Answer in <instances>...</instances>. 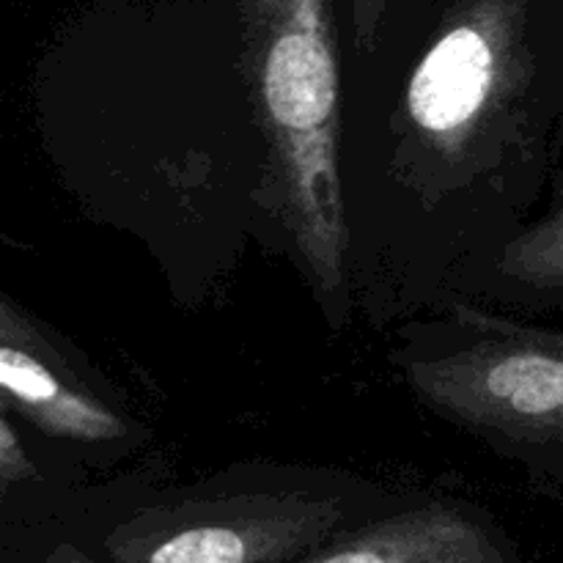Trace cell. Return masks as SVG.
<instances>
[{
    "mask_svg": "<svg viewBox=\"0 0 563 563\" xmlns=\"http://www.w3.org/2000/svg\"><path fill=\"white\" fill-rule=\"evenodd\" d=\"M242 42L275 207L324 306L344 300L352 231L339 168L333 0H242Z\"/></svg>",
    "mask_w": 563,
    "mask_h": 563,
    "instance_id": "obj_1",
    "label": "cell"
},
{
    "mask_svg": "<svg viewBox=\"0 0 563 563\" xmlns=\"http://www.w3.org/2000/svg\"><path fill=\"white\" fill-rule=\"evenodd\" d=\"M526 0H460L412 69L407 135L445 174L484 168L531 86Z\"/></svg>",
    "mask_w": 563,
    "mask_h": 563,
    "instance_id": "obj_2",
    "label": "cell"
},
{
    "mask_svg": "<svg viewBox=\"0 0 563 563\" xmlns=\"http://www.w3.org/2000/svg\"><path fill=\"white\" fill-rule=\"evenodd\" d=\"M462 341L407 379L432 410L495 445L563 471V333L456 306Z\"/></svg>",
    "mask_w": 563,
    "mask_h": 563,
    "instance_id": "obj_3",
    "label": "cell"
},
{
    "mask_svg": "<svg viewBox=\"0 0 563 563\" xmlns=\"http://www.w3.org/2000/svg\"><path fill=\"white\" fill-rule=\"evenodd\" d=\"M218 517L185 520L143 553V563H256L308 544L339 511L306 498H242Z\"/></svg>",
    "mask_w": 563,
    "mask_h": 563,
    "instance_id": "obj_4",
    "label": "cell"
},
{
    "mask_svg": "<svg viewBox=\"0 0 563 563\" xmlns=\"http://www.w3.org/2000/svg\"><path fill=\"white\" fill-rule=\"evenodd\" d=\"M0 388L5 405L49 438L77 443L126 438V423L108 405L38 352L36 335L9 297L0 306Z\"/></svg>",
    "mask_w": 563,
    "mask_h": 563,
    "instance_id": "obj_5",
    "label": "cell"
},
{
    "mask_svg": "<svg viewBox=\"0 0 563 563\" xmlns=\"http://www.w3.org/2000/svg\"><path fill=\"white\" fill-rule=\"evenodd\" d=\"M311 563H506L489 533L451 506L390 517Z\"/></svg>",
    "mask_w": 563,
    "mask_h": 563,
    "instance_id": "obj_6",
    "label": "cell"
},
{
    "mask_svg": "<svg viewBox=\"0 0 563 563\" xmlns=\"http://www.w3.org/2000/svg\"><path fill=\"white\" fill-rule=\"evenodd\" d=\"M500 269L531 289L563 291V181L553 209L506 247Z\"/></svg>",
    "mask_w": 563,
    "mask_h": 563,
    "instance_id": "obj_7",
    "label": "cell"
},
{
    "mask_svg": "<svg viewBox=\"0 0 563 563\" xmlns=\"http://www.w3.org/2000/svg\"><path fill=\"white\" fill-rule=\"evenodd\" d=\"M27 476H33V467L27 462V454L22 451V443L16 440L14 427L3 416V421H0V478H3V487Z\"/></svg>",
    "mask_w": 563,
    "mask_h": 563,
    "instance_id": "obj_8",
    "label": "cell"
},
{
    "mask_svg": "<svg viewBox=\"0 0 563 563\" xmlns=\"http://www.w3.org/2000/svg\"><path fill=\"white\" fill-rule=\"evenodd\" d=\"M385 9H388V0H352L357 47H361L363 53H372V49L377 47Z\"/></svg>",
    "mask_w": 563,
    "mask_h": 563,
    "instance_id": "obj_9",
    "label": "cell"
}]
</instances>
